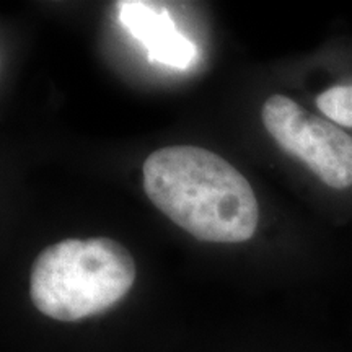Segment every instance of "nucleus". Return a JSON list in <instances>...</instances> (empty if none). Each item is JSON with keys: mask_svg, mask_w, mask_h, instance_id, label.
Listing matches in <instances>:
<instances>
[{"mask_svg": "<svg viewBox=\"0 0 352 352\" xmlns=\"http://www.w3.org/2000/svg\"><path fill=\"white\" fill-rule=\"evenodd\" d=\"M144 189L153 204L197 240L240 243L258 227L252 184L208 148L175 145L144 164Z\"/></svg>", "mask_w": 352, "mask_h": 352, "instance_id": "1", "label": "nucleus"}, {"mask_svg": "<svg viewBox=\"0 0 352 352\" xmlns=\"http://www.w3.org/2000/svg\"><path fill=\"white\" fill-rule=\"evenodd\" d=\"M134 280V259L118 241L70 239L47 246L36 258L30 296L43 315L77 321L111 308Z\"/></svg>", "mask_w": 352, "mask_h": 352, "instance_id": "2", "label": "nucleus"}, {"mask_svg": "<svg viewBox=\"0 0 352 352\" xmlns=\"http://www.w3.org/2000/svg\"><path fill=\"white\" fill-rule=\"evenodd\" d=\"M263 122L279 147L302 160L327 186H352V135L284 95L263 104Z\"/></svg>", "mask_w": 352, "mask_h": 352, "instance_id": "3", "label": "nucleus"}, {"mask_svg": "<svg viewBox=\"0 0 352 352\" xmlns=\"http://www.w3.org/2000/svg\"><path fill=\"white\" fill-rule=\"evenodd\" d=\"M124 28L147 50L148 60L175 69H188L196 60L195 43L176 30L164 7L152 2L126 0L118 3Z\"/></svg>", "mask_w": 352, "mask_h": 352, "instance_id": "4", "label": "nucleus"}, {"mask_svg": "<svg viewBox=\"0 0 352 352\" xmlns=\"http://www.w3.org/2000/svg\"><path fill=\"white\" fill-rule=\"evenodd\" d=\"M316 107L334 124L352 127V85L328 88L316 98Z\"/></svg>", "mask_w": 352, "mask_h": 352, "instance_id": "5", "label": "nucleus"}]
</instances>
